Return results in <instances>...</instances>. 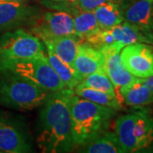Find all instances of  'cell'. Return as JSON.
Here are the masks:
<instances>
[{"label": "cell", "mask_w": 153, "mask_h": 153, "mask_svg": "<svg viewBox=\"0 0 153 153\" xmlns=\"http://www.w3.org/2000/svg\"><path fill=\"white\" fill-rule=\"evenodd\" d=\"M79 84L84 87L100 90L111 95L116 96L113 84L111 83L109 76H107L104 69H100L84 77Z\"/></svg>", "instance_id": "23"}, {"label": "cell", "mask_w": 153, "mask_h": 153, "mask_svg": "<svg viewBox=\"0 0 153 153\" xmlns=\"http://www.w3.org/2000/svg\"><path fill=\"white\" fill-rule=\"evenodd\" d=\"M81 41L77 36L72 35L51 38L44 41V44L47 49H50L60 60L73 67L78 45Z\"/></svg>", "instance_id": "13"}, {"label": "cell", "mask_w": 153, "mask_h": 153, "mask_svg": "<svg viewBox=\"0 0 153 153\" xmlns=\"http://www.w3.org/2000/svg\"><path fill=\"white\" fill-rule=\"evenodd\" d=\"M77 0H51V1H44V4L48 7L55 9L57 10L66 11L68 13H73L77 15L80 13L76 8V4Z\"/></svg>", "instance_id": "25"}, {"label": "cell", "mask_w": 153, "mask_h": 153, "mask_svg": "<svg viewBox=\"0 0 153 153\" xmlns=\"http://www.w3.org/2000/svg\"><path fill=\"white\" fill-rule=\"evenodd\" d=\"M73 89L50 92L40 112V133L37 140L43 152H70L75 148L71 134L70 105Z\"/></svg>", "instance_id": "1"}, {"label": "cell", "mask_w": 153, "mask_h": 153, "mask_svg": "<svg viewBox=\"0 0 153 153\" xmlns=\"http://www.w3.org/2000/svg\"><path fill=\"white\" fill-rule=\"evenodd\" d=\"M50 91L26 79L0 72V105L29 111L43 104Z\"/></svg>", "instance_id": "4"}, {"label": "cell", "mask_w": 153, "mask_h": 153, "mask_svg": "<svg viewBox=\"0 0 153 153\" xmlns=\"http://www.w3.org/2000/svg\"><path fill=\"white\" fill-rule=\"evenodd\" d=\"M152 18H153V4H152Z\"/></svg>", "instance_id": "31"}, {"label": "cell", "mask_w": 153, "mask_h": 153, "mask_svg": "<svg viewBox=\"0 0 153 153\" xmlns=\"http://www.w3.org/2000/svg\"><path fill=\"white\" fill-rule=\"evenodd\" d=\"M107 2H117L116 0H77L76 6L79 12L93 11L100 5Z\"/></svg>", "instance_id": "26"}, {"label": "cell", "mask_w": 153, "mask_h": 153, "mask_svg": "<svg viewBox=\"0 0 153 153\" xmlns=\"http://www.w3.org/2000/svg\"><path fill=\"white\" fill-rule=\"evenodd\" d=\"M43 54L40 39L25 29L7 31L0 36V62L38 57Z\"/></svg>", "instance_id": "5"}, {"label": "cell", "mask_w": 153, "mask_h": 153, "mask_svg": "<svg viewBox=\"0 0 153 153\" xmlns=\"http://www.w3.org/2000/svg\"><path fill=\"white\" fill-rule=\"evenodd\" d=\"M71 134L75 147H82L106 130L117 111L73 94L70 105Z\"/></svg>", "instance_id": "2"}, {"label": "cell", "mask_w": 153, "mask_h": 153, "mask_svg": "<svg viewBox=\"0 0 153 153\" xmlns=\"http://www.w3.org/2000/svg\"><path fill=\"white\" fill-rule=\"evenodd\" d=\"M135 111L123 115L115 122V134L117 137L123 153L135 152L136 140L134 136V126L135 121Z\"/></svg>", "instance_id": "16"}, {"label": "cell", "mask_w": 153, "mask_h": 153, "mask_svg": "<svg viewBox=\"0 0 153 153\" xmlns=\"http://www.w3.org/2000/svg\"><path fill=\"white\" fill-rule=\"evenodd\" d=\"M31 152V145L22 129L9 118L0 115V152Z\"/></svg>", "instance_id": "10"}, {"label": "cell", "mask_w": 153, "mask_h": 153, "mask_svg": "<svg viewBox=\"0 0 153 153\" xmlns=\"http://www.w3.org/2000/svg\"><path fill=\"white\" fill-rule=\"evenodd\" d=\"M103 66L104 55L101 51L84 41H81L78 45L73 67L82 80L94 72L104 69Z\"/></svg>", "instance_id": "12"}, {"label": "cell", "mask_w": 153, "mask_h": 153, "mask_svg": "<svg viewBox=\"0 0 153 153\" xmlns=\"http://www.w3.org/2000/svg\"><path fill=\"white\" fill-rule=\"evenodd\" d=\"M101 30L99 27L93 11L80 12L74 18V32L81 40L98 33Z\"/></svg>", "instance_id": "22"}, {"label": "cell", "mask_w": 153, "mask_h": 153, "mask_svg": "<svg viewBox=\"0 0 153 153\" xmlns=\"http://www.w3.org/2000/svg\"><path fill=\"white\" fill-rule=\"evenodd\" d=\"M147 36L148 38H149V44H152L153 46V31L152 32H150V33H147Z\"/></svg>", "instance_id": "28"}, {"label": "cell", "mask_w": 153, "mask_h": 153, "mask_svg": "<svg viewBox=\"0 0 153 153\" xmlns=\"http://www.w3.org/2000/svg\"><path fill=\"white\" fill-rule=\"evenodd\" d=\"M94 15L102 30H109L123 22L120 3L107 2L93 10Z\"/></svg>", "instance_id": "17"}, {"label": "cell", "mask_w": 153, "mask_h": 153, "mask_svg": "<svg viewBox=\"0 0 153 153\" xmlns=\"http://www.w3.org/2000/svg\"><path fill=\"white\" fill-rule=\"evenodd\" d=\"M151 27H152V30L153 31V18H152V24H151Z\"/></svg>", "instance_id": "30"}, {"label": "cell", "mask_w": 153, "mask_h": 153, "mask_svg": "<svg viewBox=\"0 0 153 153\" xmlns=\"http://www.w3.org/2000/svg\"><path fill=\"white\" fill-rule=\"evenodd\" d=\"M123 21L130 23L147 34L152 32L153 0H133L120 3Z\"/></svg>", "instance_id": "11"}, {"label": "cell", "mask_w": 153, "mask_h": 153, "mask_svg": "<svg viewBox=\"0 0 153 153\" xmlns=\"http://www.w3.org/2000/svg\"><path fill=\"white\" fill-rule=\"evenodd\" d=\"M31 33L43 42L51 38L76 35L74 18L66 11H47L30 26Z\"/></svg>", "instance_id": "6"}, {"label": "cell", "mask_w": 153, "mask_h": 153, "mask_svg": "<svg viewBox=\"0 0 153 153\" xmlns=\"http://www.w3.org/2000/svg\"><path fill=\"white\" fill-rule=\"evenodd\" d=\"M119 93L123 103L128 106L142 107L153 103V93L139 77L121 88Z\"/></svg>", "instance_id": "14"}, {"label": "cell", "mask_w": 153, "mask_h": 153, "mask_svg": "<svg viewBox=\"0 0 153 153\" xmlns=\"http://www.w3.org/2000/svg\"><path fill=\"white\" fill-rule=\"evenodd\" d=\"M74 94L78 95L79 97L86 99L88 100H90L94 103L105 105L110 108L118 111L123 108V105L117 100L116 96L111 95L109 94L91 88L84 87L80 84H78L74 90Z\"/></svg>", "instance_id": "21"}, {"label": "cell", "mask_w": 153, "mask_h": 153, "mask_svg": "<svg viewBox=\"0 0 153 153\" xmlns=\"http://www.w3.org/2000/svg\"><path fill=\"white\" fill-rule=\"evenodd\" d=\"M134 136L137 151L150 147L153 144V116L146 109L135 111Z\"/></svg>", "instance_id": "15"}, {"label": "cell", "mask_w": 153, "mask_h": 153, "mask_svg": "<svg viewBox=\"0 0 153 153\" xmlns=\"http://www.w3.org/2000/svg\"><path fill=\"white\" fill-rule=\"evenodd\" d=\"M117 2L118 3H124V2H130V1H133V0H116Z\"/></svg>", "instance_id": "29"}, {"label": "cell", "mask_w": 153, "mask_h": 153, "mask_svg": "<svg viewBox=\"0 0 153 153\" xmlns=\"http://www.w3.org/2000/svg\"><path fill=\"white\" fill-rule=\"evenodd\" d=\"M122 65L133 76L146 78L153 75V46L136 43L124 46L120 52Z\"/></svg>", "instance_id": "7"}, {"label": "cell", "mask_w": 153, "mask_h": 153, "mask_svg": "<svg viewBox=\"0 0 153 153\" xmlns=\"http://www.w3.org/2000/svg\"><path fill=\"white\" fill-rule=\"evenodd\" d=\"M141 81H142L143 83L153 93V75L152 76H149V77L141 78Z\"/></svg>", "instance_id": "27"}, {"label": "cell", "mask_w": 153, "mask_h": 153, "mask_svg": "<svg viewBox=\"0 0 153 153\" xmlns=\"http://www.w3.org/2000/svg\"><path fill=\"white\" fill-rule=\"evenodd\" d=\"M0 72L26 79L50 92L66 88L48 61L46 55L0 62Z\"/></svg>", "instance_id": "3"}, {"label": "cell", "mask_w": 153, "mask_h": 153, "mask_svg": "<svg viewBox=\"0 0 153 153\" xmlns=\"http://www.w3.org/2000/svg\"><path fill=\"white\" fill-rule=\"evenodd\" d=\"M109 30L115 41L124 46L136 43H149L147 34L125 21Z\"/></svg>", "instance_id": "18"}, {"label": "cell", "mask_w": 153, "mask_h": 153, "mask_svg": "<svg viewBox=\"0 0 153 153\" xmlns=\"http://www.w3.org/2000/svg\"><path fill=\"white\" fill-rule=\"evenodd\" d=\"M40 16L38 9L17 0H0V32L31 26Z\"/></svg>", "instance_id": "8"}, {"label": "cell", "mask_w": 153, "mask_h": 153, "mask_svg": "<svg viewBox=\"0 0 153 153\" xmlns=\"http://www.w3.org/2000/svg\"><path fill=\"white\" fill-rule=\"evenodd\" d=\"M82 41H84L85 43H87L88 44L91 45L92 47L99 50L116 42L110 30H102V29L100 30L98 33L88 37Z\"/></svg>", "instance_id": "24"}, {"label": "cell", "mask_w": 153, "mask_h": 153, "mask_svg": "<svg viewBox=\"0 0 153 153\" xmlns=\"http://www.w3.org/2000/svg\"><path fill=\"white\" fill-rule=\"evenodd\" d=\"M81 148L87 153H123L116 134L106 130Z\"/></svg>", "instance_id": "20"}, {"label": "cell", "mask_w": 153, "mask_h": 153, "mask_svg": "<svg viewBox=\"0 0 153 153\" xmlns=\"http://www.w3.org/2000/svg\"><path fill=\"white\" fill-rule=\"evenodd\" d=\"M46 56L50 66H52L60 80L64 82L66 88L73 89L81 82L82 78L77 74L76 70L63 60H60L50 49H47Z\"/></svg>", "instance_id": "19"}, {"label": "cell", "mask_w": 153, "mask_h": 153, "mask_svg": "<svg viewBox=\"0 0 153 153\" xmlns=\"http://www.w3.org/2000/svg\"><path fill=\"white\" fill-rule=\"evenodd\" d=\"M124 47L123 44L118 42L107 45L101 49V53L104 55V71L109 76L110 80L113 84L117 100L123 105V101L121 98L119 90L122 87L134 82L137 77L133 76L126 70L122 65L120 60V52Z\"/></svg>", "instance_id": "9"}]
</instances>
